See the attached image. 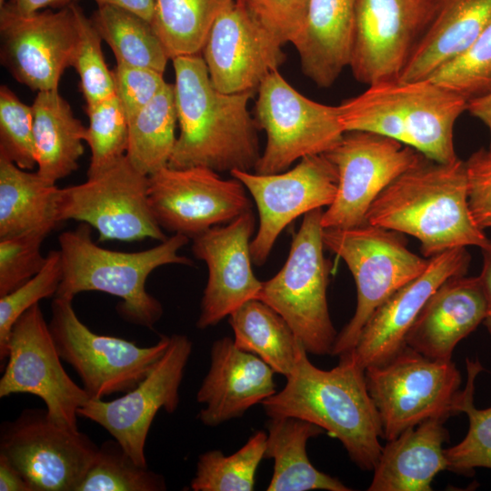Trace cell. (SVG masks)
Listing matches in <instances>:
<instances>
[{"instance_id": "6da1fadb", "label": "cell", "mask_w": 491, "mask_h": 491, "mask_svg": "<svg viewBox=\"0 0 491 491\" xmlns=\"http://www.w3.org/2000/svg\"><path fill=\"white\" fill-rule=\"evenodd\" d=\"M336 366H315L301 345L284 388L262 401L268 417L292 416L311 422L338 439L362 470H373L382 452V425L368 392L365 368L351 351Z\"/></svg>"}, {"instance_id": "7a4b0ae2", "label": "cell", "mask_w": 491, "mask_h": 491, "mask_svg": "<svg viewBox=\"0 0 491 491\" xmlns=\"http://www.w3.org/2000/svg\"><path fill=\"white\" fill-rule=\"evenodd\" d=\"M172 61L180 133L168 166H203L229 173L255 169L261 153L257 125L248 110L254 91L227 94L217 90L200 55Z\"/></svg>"}, {"instance_id": "3957f363", "label": "cell", "mask_w": 491, "mask_h": 491, "mask_svg": "<svg viewBox=\"0 0 491 491\" xmlns=\"http://www.w3.org/2000/svg\"><path fill=\"white\" fill-rule=\"evenodd\" d=\"M366 221L416 237L426 258L490 241L472 215L466 163L459 158L440 163L424 155L379 194Z\"/></svg>"}, {"instance_id": "277c9868", "label": "cell", "mask_w": 491, "mask_h": 491, "mask_svg": "<svg viewBox=\"0 0 491 491\" xmlns=\"http://www.w3.org/2000/svg\"><path fill=\"white\" fill-rule=\"evenodd\" d=\"M338 107L345 132L378 134L440 163L458 158L454 126L467 100L429 78L371 85Z\"/></svg>"}, {"instance_id": "5b68a950", "label": "cell", "mask_w": 491, "mask_h": 491, "mask_svg": "<svg viewBox=\"0 0 491 491\" xmlns=\"http://www.w3.org/2000/svg\"><path fill=\"white\" fill-rule=\"evenodd\" d=\"M188 241L189 237L174 234L149 249L109 250L96 245L91 226L82 223L58 237L62 279L55 296L74 299L81 292H104L122 299L116 310L124 320L152 328L164 310L161 303L146 292V279L165 265L192 266L190 258L178 254Z\"/></svg>"}, {"instance_id": "8992f818", "label": "cell", "mask_w": 491, "mask_h": 491, "mask_svg": "<svg viewBox=\"0 0 491 491\" xmlns=\"http://www.w3.org/2000/svg\"><path fill=\"white\" fill-rule=\"evenodd\" d=\"M401 234L369 223L324 228L325 248L344 260L357 292L355 314L337 335L331 356L351 351L375 310L426 270L428 258L411 252Z\"/></svg>"}, {"instance_id": "52a82bcc", "label": "cell", "mask_w": 491, "mask_h": 491, "mask_svg": "<svg viewBox=\"0 0 491 491\" xmlns=\"http://www.w3.org/2000/svg\"><path fill=\"white\" fill-rule=\"evenodd\" d=\"M323 212L317 208L304 215L285 265L262 282L257 296L287 322L307 353L317 356L331 355L337 336L327 305Z\"/></svg>"}, {"instance_id": "ba28073f", "label": "cell", "mask_w": 491, "mask_h": 491, "mask_svg": "<svg viewBox=\"0 0 491 491\" xmlns=\"http://www.w3.org/2000/svg\"><path fill=\"white\" fill-rule=\"evenodd\" d=\"M365 374L386 441L427 419L457 415L462 377L452 360H434L405 346Z\"/></svg>"}, {"instance_id": "9c48e42d", "label": "cell", "mask_w": 491, "mask_h": 491, "mask_svg": "<svg viewBox=\"0 0 491 491\" xmlns=\"http://www.w3.org/2000/svg\"><path fill=\"white\" fill-rule=\"evenodd\" d=\"M49 328L62 360L80 377L91 399L125 394L142 381L166 351L170 336L148 347L123 338L99 335L77 316L73 299L54 296Z\"/></svg>"}, {"instance_id": "30bf717a", "label": "cell", "mask_w": 491, "mask_h": 491, "mask_svg": "<svg viewBox=\"0 0 491 491\" xmlns=\"http://www.w3.org/2000/svg\"><path fill=\"white\" fill-rule=\"evenodd\" d=\"M257 91L256 123L266 132V144L256 173H281L298 159L329 152L342 140L346 132L338 105L309 99L278 70L270 73Z\"/></svg>"}, {"instance_id": "8fae6325", "label": "cell", "mask_w": 491, "mask_h": 491, "mask_svg": "<svg viewBox=\"0 0 491 491\" xmlns=\"http://www.w3.org/2000/svg\"><path fill=\"white\" fill-rule=\"evenodd\" d=\"M98 448L87 435L51 422L43 408H25L0 427V456L32 491H77Z\"/></svg>"}, {"instance_id": "7c38bea8", "label": "cell", "mask_w": 491, "mask_h": 491, "mask_svg": "<svg viewBox=\"0 0 491 491\" xmlns=\"http://www.w3.org/2000/svg\"><path fill=\"white\" fill-rule=\"evenodd\" d=\"M7 348L0 397L13 394L37 396L44 401L51 422L78 431L77 410L91 397L65 372L39 303L17 319Z\"/></svg>"}, {"instance_id": "4fadbf2b", "label": "cell", "mask_w": 491, "mask_h": 491, "mask_svg": "<svg viewBox=\"0 0 491 491\" xmlns=\"http://www.w3.org/2000/svg\"><path fill=\"white\" fill-rule=\"evenodd\" d=\"M148 176L126 155L82 184L61 188V222L75 220L94 227L99 241L133 242L167 237L148 200Z\"/></svg>"}, {"instance_id": "5bb4252c", "label": "cell", "mask_w": 491, "mask_h": 491, "mask_svg": "<svg viewBox=\"0 0 491 491\" xmlns=\"http://www.w3.org/2000/svg\"><path fill=\"white\" fill-rule=\"evenodd\" d=\"M336 166V197L323 212V228H350L366 224L368 209L379 194L424 156L389 137L365 131L346 132L325 154Z\"/></svg>"}, {"instance_id": "9a60e30c", "label": "cell", "mask_w": 491, "mask_h": 491, "mask_svg": "<svg viewBox=\"0 0 491 491\" xmlns=\"http://www.w3.org/2000/svg\"><path fill=\"white\" fill-rule=\"evenodd\" d=\"M246 189L238 179H224L207 167L166 165L148 175L147 193L163 230L194 238L252 210Z\"/></svg>"}, {"instance_id": "2e32d148", "label": "cell", "mask_w": 491, "mask_h": 491, "mask_svg": "<svg viewBox=\"0 0 491 491\" xmlns=\"http://www.w3.org/2000/svg\"><path fill=\"white\" fill-rule=\"evenodd\" d=\"M250 193L259 214L258 231L251 241L252 261L263 265L280 233L296 217L334 201L338 173L325 155L305 156L291 170L270 175L233 170Z\"/></svg>"}, {"instance_id": "e0dca14e", "label": "cell", "mask_w": 491, "mask_h": 491, "mask_svg": "<svg viewBox=\"0 0 491 491\" xmlns=\"http://www.w3.org/2000/svg\"><path fill=\"white\" fill-rule=\"evenodd\" d=\"M192 347L187 336L172 335L166 351L137 386L111 401L90 399L77 410L78 416L103 426L136 464L147 466L145 446L150 426L160 409L168 414L176 410Z\"/></svg>"}, {"instance_id": "ac0fdd59", "label": "cell", "mask_w": 491, "mask_h": 491, "mask_svg": "<svg viewBox=\"0 0 491 491\" xmlns=\"http://www.w3.org/2000/svg\"><path fill=\"white\" fill-rule=\"evenodd\" d=\"M436 0H357L349 67L360 83L396 80L432 18Z\"/></svg>"}, {"instance_id": "d6986e66", "label": "cell", "mask_w": 491, "mask_h": 491, "mask_svg": "<svg viewBox=\"0 0 491 491\" xmlns=\"http://www.w3.org/2000/svg\"><path fill=\"white\" fill-rule=\"evenodd\" d=\"M1 60L13 77L40 92L58 89L77 30L72 5L29 15L0 6Z\"/></svg>"}, {"instance_id": "ffe728a7", "label": "cell", "mask_w": 491, "mask_h": 491, "mask_svg": "<svg viewBox=\"0 0 491 491\" xmlns=\"http://www.w3.org/2000/svg\"><path fill=\"white\" fill-rule=\"evenodd\" d=\"M283 45L237 0H230L214 21L202 50L214 86L227 94L257 90L286 59Z\"/></svg>"}, {"instance_id": "44dd1931", "label": "cell", "mask_w": 491, "mask_h": 491, "mask_svg": "<svg viewBox=\"0 0 491 491\" xmlns=\"http://www.w3.org/2000/svg\"><path fill=\"white\" fill-rule=\"evenodd\" d=\"M255 226L256 218L249 210L192 238L193 254L208 269L197 328L213 326L244 303L257 299L262 282L253 272L250 251Z\"/></svg>"}, {"instance_id": "7402d4cb", "label": "cell", "mask_w": 491, "mask_h": 491, "mask_svg": "<svg viewBox=\"0 0 491 491\" xmlns=\"http://www.w3.org/2000/svg\"><path fill=\"white\" fill-rule=\"evenodd\" d=\"M470 256L466 247H456L428 258L426 270L379 306L366 323L351 350L363 367L379 365L396 355L433 293L446 279L466 275Z\"/></svg>"}, {"instance_id": "603a6c76", "label": "cell", "mask_w": 491, "mask_h": 491, "mask_svg": "<svg viewBox=\"0 0 491 491\" xmlns=\"http://www.w3.org/2000/svg\"><path fill=\"white\" fill-rule=\"evenodd\" d=\"M209 370L196 394L205 406L198 413L205 426H216L239 417L276 393L275 371L259 356L238 348L234 339L215 341Z\"/></svg>"}, {"instance_id": "cb8c5ba5", "label": "cell", "mask_w": 491, "mask_h": 491, "mask_svg": "<svg viewBox=\"0 0 491 491\" xmlns=\"http://www.w3.org/2000/svg\"><path fill=\"white\" fill-rule=\"evenodd\" d=\"M486 316L478 276H452L428 298L410 327L405 345L428 358L450 361L456 346Z\"/></svg>"}, {"instance_id": "d4e9b609", "label": "cell", "mask_w": 491, "mask_h": 491, "mask_svg": "<svg viewBox=\"0 0 491 491\" xmlns=\"http://www.w3.org/2000/svg\"><path fill=\"white\" fill-rule=\"evenodd\" d=\"M445 419L431 418L387 441L373 469L369 491H430L435 476L448 470L443 444Z\"/></svg>"}, {"instance_id": "484cf974", "label": "cell", "mask_w": 491, "mask_h": 491, "mask_svg": "<svg viewBox=\"0 0 491 491\" xmlns=\"http://www.w3.org/2000/svg\"><path fill=\"white\" fill-rule=\"evenodd\" d=\"M491 23V0H436L432 18L398 80L430 78Z\"/></svg>"}, {"instance_id": "4316f807", "label": "cell", "mask_w": 491, "mask_h": 491, "mask_svg": "<svg viewBox=\"0 0 491 491\" xmlns=\"http://www.w3.org/2000/svg\"><path fill=\"white\" fill-rule=\"evenodd\" d=\"M357 0H310L304 28L292 43L303 73L329 87L349 66Z\"/></svg>"}, {"instance_id": "83f0119b", "label": "cell", "mask_w": 491, "mask_h": 491, "mask_svg": "<svg viewBox=\"0 0 491 491\" xmlns=\"http://www.w3.org/2000/svg\"><path fill=\"white\" fill-rule=\"evenodd\" d=\"M264 458L274 460L268 491H349L339 479L317 470L306 454V443L324 433L320 426L292 416L269 417Z\"/></svg>"}, {"instance_id": "f1b7e54d", "label": "cell", "mask_w": 491, "mask_h": 491, "mask_svg": "<svg viewBox=\"0 0 491 491\" xmlns=\"http://www.w3.org/2000/svg\"><path fill=\"white\" fill-rule=\"evenodd\" d=\"M31 106L36 172L55 184L78 168L86 127L58 89L38 92Z\"/></svg>"}, {"instance_id": "f546056e", "label": "cell", "mask_w": 491, "mask_h": 491, "mask_svg": "<svg viewBox=\"0 0 491 491\" xmlns=\"http://www.w3.org/2000/svg\"><path fill=\"white\" fill-rule=\"evenodd\" d=\"M61 188L0 155V238L51 233L61 223Z\"/></svg>"}, {"instance_id": "4dcf8cb0", "label": "cell", "mask_w": 491, "mask_h": 491, "mask_svg": "<svg viewBox=\"0 0 491 491\" xmlns=\"http://www.w3.org/2000/svg\"><path fill=\"white\" fill-rule=\"evenodd\" d=\"M228 316L238 348L259 356L275 373L286 377L291 373L302 344L276 311L259 299H251Z\"/></svg>"}, {"instance_id": "1f68e13d", "label": "cell", "mask_w": 491, "mask_h": 491, "mask_svg": "<svg viewBox=\"0 0 491 491\" xmlns=\"http://www.w3.org/2000/svg\"><path fill=\"white\" fill-rule=\"evenodd\" d=\"M127 123L125 155L133 166L148 176L168 165L177 138L174 85L166 83Z\"/></svg>"}, {"instance_id": "d6a6232c", "label": "cell", "mask_w": 491, "mask_h": 491, "mask_svg": "<svg viewBox=\"0 0 491 491\" xmlns=\"http://www.w3.org/2000/svg\"><path fill=\"white\" fill-rule=\"evenodd\" d=\"M90 18L118 64L164 74L170 57L151 22L112 5H98Z\"/></svg>"}, {"instance_id": "836d02e7", "label": "cell", "mask_w": 491, "mask_h": 491, "mask_svg": "<svg viewBox=\"0 0 491 491\" xmlns=\"http://www.w3.org/2000/svg\"><path fill=\"white\" fill-rule=\"evenodd\" d=\"M230 0H155L152 25L170 59L199 55L211 26Z\"/></svg>"}, {"instance_id": "e575fe53", "label": "cell", "mask_w": 491, "mask_h": 491, "mask_svg": "<svg viewBox=\"0 0 491 491\" xmlns=\"http://www.w3.org/2000/svg\"><path fill=\"white\" fill-rule=\"evenodd\" d=\"M267 434L257 431L235 453L226 456L220 450L199 456L191 480L194 491H251L256 469L264 458Z\"/></svg>"}, {"instance_id": "d590c367", "label": "cell", "mask_w": 491, "mask_h": 491, "mask_svg": "<svg viewBox=\"0 0 491 491\" xmlns=\"http://www.w3.org/2000/svg\"><path fill=\"white\" fill-rule=\"evenodd\" d=\"M466 370V386L460 393L456 411L467 415L468 431L461 442L445 449L448 470L464 475L476 467L491 469V406L477 409L474 405L475 381L483 367L477 360L467 358Z\"/></svg>"}, {"instance_id": "8d00e7d4", "label": "cell", "mask_w": 491, "mask_h": 491, "mask_svg": "<svg viewBox=\"0 0 491 491\" xmlns=\"http://www.w3.org/2000/svg\"><path fill=\"white\" fill-rule=\"evenodd\" d=\"M164 476L139 466L114 439L101 444L77 491H163Z\"/></svg>"}, {"instance_id": "74e56055", "label": "cell", "mask_w": 491, "mask_h": 491, "mask_svg": "<svg viewBox=\"0 0 491 491\" xmlns=\"http://www.w3.org/2000/svg\"><path fill=\"white\" fill-rule=\"evenodd\" d=\"M88 126L85 141L90 148L87 177L114 165L126 155L128 123L116 95L86 105Z\"/></svg>"}, {"instance_id": "f35d334b", "label": "cell", "mask_w": 491, "mask_h": 491, "mask_svg": "<svg viewBox=\"0 0 491 491\" xmlns=\"http://www.w3.org/2000/svg\"><path fill=\"white\" fill-rule=\"evenodd\" d=\"M71 5L77 30L71 66L79 75L80 90L90 105L115 95L114 75L103 55V39L91 18L77 5Z\"/></svg>"}, {"instance_id": "ab89813d", "label": "cell", "mask_w": 491, "mask_h": 491, "mask_svg": "<svg viewBox=\"0 0 491 491\" xmlns=\"http://www.w3.org/2000/svg\"><path fill=\"white\" fill-rule=\"evenodd\" d=\"M429 79L470 101L491 94V23L458 56Z\"/></svg>"}, {"instance_id": "60d3db41", "label": "cell", "mask_w": 491, "mask_h": 491, "mask_svg": "<svg viewBox=\"0 0 491 491\" xmlns=\"http://www.w3.org/2000/svg\"><path fill=\"white\" fill-rule=\"evenodd\" d=\"M62 279L59 250L50 251L43 268L28 281L0 296V359L8 356V340L17 319L40 300L55 296Z\"/></svg>"}, {"instance_id": "b9f144b4", "label": "cell", "mask_w": 491, "mask_h": 491, "mask_svg": "<svg viewBox=\"0 0 491 491\" xmlns=\"http://www.w3.org/2000/svg\"><path fill=\"white\" fill-rule=\"evenodd\" d=\"M0 155L22 169L36 165L32 106L5 85L0 87Z\"/></svg>"}, {"instance_id": "7bdbcfd3", "label": "cell", "mask_w": 491, "mask_h": 491, "mask_svg": "<svg viewBox=\"0 0 491 491\" xmlns=\"http://www.w3.org/2000/svg\"><path fill=\"white\" fill-rule=\"evenodd\" d=\"M48 233L31 231L0 238V296L20 286L44 266L41 252Z\"/></svg>"}, {"instance_id": "ee69618b", "label": "cell", "mask_w": 491, "mask_h": 491, "mask_svg": "<svg viewBox=\"0 0 491 491\" xmlns=\"http://www.w3.org/2000/svg\"><path fill=\"white\" fill-rule=\"evenodd\" d=\"M279 43H293L305 26L310 0H237Z\"/></svg>"}, {"instance_id": "f6af8a7d", "label": "cell", "mask_w": 491, "mask_h": 491, "mask_svg": "<svg viewBox=\"0 0 491 491\" xmlns=\"http://www.w3.org/2000/svg\"><path fill=\"white\" fill-rule=\"evenodd\" d=\"M113 75L115 95L125 111L127 122L145 107L166 84L163 73L118 63L113 71Z\"/></svg>"}, {"instance_id": "bcb514c9", "label": "cell", "mask_w": 491, "mask_h": 491, "mask_svg": "<svg viewBox=\"0 0 491 491\" xmlns=\"http://www.w3.org/2000/svg\"><path fill=\"white\" fill-rule=\"evenodd\" d=\"M468 182V203L481 229L491 227V151L479 149L465 161Z\"/></svg>"}, {"instance_id": "7dc6e473", "label": "cell", "mask_w": 491, "mask_h": 491, "mask_svg": "<svg viewBox=\"0 0 491 491\" xmlns=\"http://www.w3.org/2000/svg\"><path fill=\"white\" fill-rule=\"evenodd\" d=\"M0 490L32 491L20 472L3 456H0Z\"/></svg>"}, {"instance_id": "c3c4849f", "label": "cell", "mask_w": 491, "mask_h": 491, "mask_svg": "<svg viewBox=\"0 0 491 491\" xmlns=\"http://www.w3.org/2000/svg\"><path fill=\"white\" fill-rule=\"evenodd\" d=\"M77 0H0V6L6 5L14 11L29 15L48 7L63 8Z\"/></svg>"}, {"instance_id": "681fc988", "label": "cell", "mask_w": 491, "mask_h": 491, "mask_svg": "<svg viewBox=\"0 0 491 491\" xmlns=\"http://www.w3.org/2000/svg\"><path fill=\"white\" fill-rule=\"evenodd\" d=\"M98 5H112L152 22L155 11V0H94Z\"/></svg>"}, {"instance_id": "f907efd6", "label": "cell", "mask_w": 491, "mask_h": 491, "mask_svg": "<svg viewBox=\"0 0 491 491\" xmlns=\"http://www.w3.org/2000/svg\"><path fill=\"white\" fill-rule=\"evenodd\" d=\"M481 250L483 254V268L478 279L486 301V318H491V240Z\"/></svg>"}, {"instance_id": "816d5d0a", "label": "cell", "mask_w": 491, "mask_h": 491, "mask_svg": "<svg viewBox=\"0 0 491 491\" xmlns=\"http://www.w3.org/2000/svg\"><path fill=\"white\" fill-rule=\"evenodd\" d=\"M466 111L487 127L490 135L488 149L491 151V94L468 101Z\"/></svg>"}, {"instance_id": "f5cc1de1", "label": "cell", "mask_w": 491, "mask_h": 491, "mask_svg": "<svg viewBox=\"0 0 491 491\" xmlns=\"http://www.w3.org/2000/svg\"><path fill=\"white\" fill-rule=\"evenodd\" d=\"M484 324L487 328L488 332L491 334V318H486Z\"/></svg>"}]
</instances>
